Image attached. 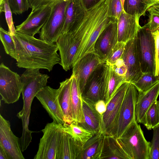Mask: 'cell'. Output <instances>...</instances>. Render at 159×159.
Returning a JSON list of instances; mask_svg holds the SVG:
<instances>
[{"label": "cell", "instance_id": "6da1fadb", "mask_svg": "<svg viewBox=\"0 0 159 159\" xmlns=\"http://www.w3.org/2000/svg\"><path fill=\"white\" fill-rule=\"evenodd\" d=\"M16 66L26 69H46L49 72L61 62L56 44L16 32L12 36Z\"/></svg>", "mask_w": 159, "mask_h": 159}, {"label": "cell", "instance_id": "7a4b0ae2", "mask_svg": "<svg viewBox=\"0 0 159 159\" xmlns=\"http://www.w3.org/2000/svg\"><path fill=\"white\" fill-rule=\"evenodd\" d=\"M108 16L106 0L94 9L87 11L83 19L70 33L80 44L75 56L73 66L85 55L94 52V46L99 35L112 21Z\"/></svg>", "mask_w": 159, "mask_h": 159}, {"label": "cell", "instance_id": "3957f363", "mask_svg": "<svg viewBox=\"0 0 159 159\" xmlns=\"http://www.w3.org/2000/svg\"><path fill=\"white\" fill-rule=\"evenodd\" d=\"M116 138L130 159H149L150 142L146 140L136 121L131 124L121 137Z\"/></svg>", "mask_w": 159, "mask_h": 159}, {"label": "cell", "instance_id": "277c9868", "mask_svg": "<svg viewBox=\"0 0 159 159\" xmlns=\"http://www.w3.org/2000/svg\"><path fill=\"white\" fill-rule=\"evenodd\" d=\"M110 65L101 63L90 75L81 93L82 98L95 104L104 100L107 93L109 79Z\"/></svg>", "mask_w": 159, "mask_h": 159}, {"label": "cell", "instance_id": "5b68a950", "mask_svg": "<svg viewBox=\"0 0 159 159\" xmlns=\"http://www.w3.org/2000/svg\"><path fill=\"white\" fill-rule=\"evenodd\" d=\"M41 131L38 150L34 159H59L63 131V124L54 122L46 124Z\"/></svg>", "mask_w": 159, "mask_h": 159}, {"label": "cell", "instance_id": "8992f818", "mask_svg": "<svg viewBox=\"0 0 159 159\" xmlns=\"http://www.w3.org/2000/svg\"><path fill=\"white\" fill-rule=\"evenodd\" d=\"M136 45L142 71L155 75V40L147 24L140 27L136 36Z\"/></svg>", "mask_w": 159, "mask_h": 159}, {"label": "cell", "instance_id": "52a82bcc", "mask_svg": "<svg viewBox=\"0 0 159 159\" xmlns=\"http://www.w3.org/2000/svg\"><path fill=\"white\" fill-rule=\"evenodd\" d=\"M69 0H59L55 4L48 19L41 29L39 39L55 43L61 35Z\"/></svg>", "mask_w": 159, "mask_h": 159}, {"label": "cell", "instance_id": "ba28073f", "mask_svg": "<svg viewBox=\"0 0 159 159\" xmlns=\"http://www.w3.org/2000/svg\"><path fill=\"white\" fill-rule=\"evenodd\" d=\"M138 95L137 89L130 83L120 111L114 135L116 138L121 137L131 124L136 121L135 111Z\"/></svg>", "mask_w": 159, "mask_h": 159}, {"label": "cell", "instance_id": "9c48e42d", "mask_svg": "<svg viewBox=\"0 0 159 159\" xmlns=\"http://www.w3.org/2000/svg\"><path fill=\"white\" fill-rule=\"evenodd\" d=\"M22 90L20 76L2 62L0 65V94L5 103L16 102Z\"/></svg>", "mask_w": 159, "mask_h": 159}, {"label": "cell", "instance_id": "30bf717a", "mask_svg": "<svg viewBox=\"0 0 159 159\" xmlns=\"http://www.w3.org/2000/svg\"><path fill=\"white\" fill-rule=\"evenodd\" d=\"M130 83L125 82L118 89L107 106L102 121V132L105 134L114 136L120 108Z\"/></svg>", "mask_w": 159, "mask_h": 159}, {"label": "cell", "instance_id": "8fae6325", "mask_svg": "<svg viewBox=\"0 0 159 159\" xmlns=\"http://www.w3.org/2000/svg\"><path fill=\"white\" fill-rule=\"evenodd\" d=\"M57 2L32 10L26 19L16 26V32L32 36L39 34L49 17L53 6Z\"/></svg>", "mask_w": 159, "mask_h": 159}, {"label": "cell", "instance_id": "7c38bea8", "mask_svg": "<svg viewBox=\"0 0 159 159\" xmlns=\"http://www.w3.org/2000/svg\"><path fill=\"white\" fill-rule=\"evenodd\" d=\"M58 89L46 86L35 97L48 113L53 121L58 124L65 123L62 111L58 98Z\"/></svg>", "mask_w": 159, "mask_h": 159}, {"label": "cell", "instance_id": "4fadbf2b", "mask_svg": "<svg viewBox=\"0 0 159 159\" xmlns=\"http://www.w3.org/2000/svg\"><path fill=\"white\" fill-rule=\"evenodd\" d=\"M0 146L10 159H24L20 139L12 131L10 122L0 114Z\"/></svg>", "mask_w": 159, "mask_h": 159}, {"label": "cell", "instance_id": "5bb4252c", "mask_svg": "<svg viewBox=\"0 0 159 159\" xmlns=\"http://www.w3.org/2000/svg\"><path fill=\"white\" fill-rule=\"evenodd\" d=\"M117 20L111 22L102 31L94 46L95 53L103 62H105L118 42Z\"/></svg>", "mask_w": 159, "mask_h": 159}, {"label": "cell", "instance_id": "9a60e30c", "mask_svg": "<svg viewBox=\"0 0 159 159\" xmlns=\"http://www.w3.org/2000/svg\"><path fill=\"white\" fill-rule=\"evenodd\" d=\"M121 58L127 69L126 82L133 84L143 73L137 49L136 36L126 43L124 52Z\"/></svg>", "mask_w": 159, "mask_h": 159}, {"label": "cell", "instance_id": "2e32d148", "mask_svg": "<svg viewBox=\"0 0 159 159\" xmlns=\"http://www.w3.org/2000/svg\"><path fill=\"white\" fill-rule=\"evenodd\" d=\"M56 44L59 52L63 69L67 71L72 68L73 61L79 46V43L70 33L61 34Z\"/></svg>", "mask_w": 159, "mask_h": 159}, {"label": "cell", "instance_id": "e0dca14e", "mask_svg": "<svg viewBox=\"0 0 159 159\" xmlns=\"http://www.w3.org/2000/svg\"><path fill=\"white\" fill-rule=\"evenodd\" d=\"M103 62L95 52H92L85 55L73 66L72 74L76 78L81 93L90 75Z\"/></svg>", "mask_w": 159, "mask_h": 159}, {"label": "cell", "instance_id": "ac0fdd59", "mask_svg": "<svg viewBox=\"0 0 159 159\" xmlns=\"http://www.w3.org/2000/svg\"><path fill=\"white\" fill-rule=\"evenodd\" d=\"M139 19L135 16L122 11L117 22L118 41L126 43L135 37L141 27Z\"/></svg>", "mask_w": 159, "mask_h": 159}, {"label": "cell", "instance_id": "d6986e66", "mask_svg": "<svg viewBox=\"0 0 159 159\" xmlns=\"http://www.w3.org/2000/svg\"><path fill=\"white\" fill-rule=\"evenodd\" d=\"M135 107V118L137 123L143 124L145 115L159 95V80L145 92L138 91Z\"/></svg>", "mask_w": 159, "mask_h": 159}, {"label": "cell", "instance_id": "ffe728a7", "mask_svg": "<svg viewBox=\"0 0 159 159\" xmlns=\"http://www.w3.org/2000/svg\"><path fill=\"white\" fill-rule=\"evenodd\" d=\"M86 11L80 0H69L61 35L71 32L83 19Z\"/></svg>", "mask_w": 159, "mask_h": 159}, {"label": "cell", "instance_id": "44dd1931", "mask_svg": "<svg viewBox=\"0 0 159 159\" xmlns=\"http://www.w3.org/2000/svg\"><path fill=\"white\" fill-rule=\"evenodd\" d=\"M82 101L84 121L78 123L82 127L94 134L102 131V118L96 111L94 104L83 98Z\"/></svg>", "mask_w": 159, "mask_h": 159}, {"label": "cell", "instance_id": "7402d4cb", "mask_svg": "<svg viewBox=\"0 0 159 159\" xmlns=\"http://www.w3.org/2000/svg\"><path fill=\"white\" fill-rule=\"evenodd\" d=\"M71 78L70 77L60 83L58 98L64 116L65 123L70 124L73 119L72 108L71 91Z\"/></svg>", "mask_w": 159, "mask_h": 159}, {"label": "cell", "instance_id": "603a6c76", "mask_svg": "<svg viewBox=\"0 0 159 159\" xmlns=\"http://www.w3.org/2000/svg\"><path fill=\"white\" fill-rule=\"evenodd\" d=\"M105 135L102 131L94 134L81 146L77 159H100Z\"/></svg>", "mask_w": 159, "mask_h": 159}, {"label": "cell", "instance_id": "cb8c5ba5", "mask_svg": "<svg viewBox=\"0 0 159 159\" xmlns=\"http://www.w3.org/2000/svg\"><path fill=\"white\" fill-rule=\"evenodd\" d=\"M130 159L114 136L105 135L100 159Z\"/></svg>", "mask_w": 159, "mask_h": 159}, {"label": "cell", "instance_id": "d4e9b609", "mask_svg": "<svg viewBox=\"0 0 159 159\" xmlns=\"http://www.w3.org/2000/svg\"><path fill=\"white\" fill-rule=\"evenodd\" d=\"M71 96L73 122H84V118L83 111L82 94L79 82L76 77L72 75Z\"/></svg>", "mask_w": 159, "mask_h": 159}, {"label": "cell", "instance_id": "484cf974", "mask_svg": "<svg viewBox=\"0 0 159 159\" xmlns=\"http://www.w3.org/2000/svg\"><path fill=\"white\" fill-rule=\"evenodd\" d=\"M81 145L64 131L61 143L59 159H77Z\"/></svg>", "mask_w": 159, "mask_h": 159}, {"label": "cell", "instance_id": "4316f807", "mask_svg": "<svg viewBox=\"0 0 159 159\" xmlns=\"http://www.w3.org/2000/svg\"><path fill=\"white\" fill-rule=\"evenodd\" d=\"M63 131L70 135L81 146L83 145L94 134L73 122L70 124H63Z\"/></svg>", "mask_w": 159, "mask_h": 159}, {"label": "cell", "instance_id": "83f0119b", "mask_svg": "<svg viewBox=\"0 0 159 159\" xmlns=\"http://www.w3.org/2000/svg\"><path fill=\"white\" fill-rule=\"evenodd\" d=\"M126 79L117 74L112 65H110L109 79L107 94L104 99L107 105L119 88L124 83Z\"/></svg>", "mask_w": 159, "mask_h": 159}, {"label": "cell", "instance_id": "f1b7e54d", "mask_svg": "<svg viewBox=\"0 0 159 159\" xmlns=\"http://www.w3.org/2000/svg\"><path fill=\"white\" fill-rule=\"evenodd\" d=\"M123 8L125 12L135 16L139 19L141 16L145 15L148 9L144 0H125Z\"/></svg>", "mask_w": 159, "mask_h": 159}, {"label": "cell", "instance_id": "f546056e", "mask_svg": "<svg viewBox=\"0 0 159 159\" xmlns=\"http://www.w3.org/2000/svg\"><path fill=\"white\" fill-rule=\"evenodd\" d=\"M143 125L149 130L159 125V110L157 100L152 103L147 111Z\"/></svg>", "mask_w": 159, "mask_h": 159}, {"label": "cell", "instance_id": "4dcf8cb0", "mask_svg": "<svg viewBox=\"0 0 159 159\" xmlns=\"http://www.w3.org/2000/svg\"><path fill=\"white\" fill-rule=\"evenodd\" d=\"M0 39L6 53L16 60L15 45L13 37L2 27L0 28Z\"/></svg>", "mask_w": 159, "mask_h": 159}, {"label": "cell", "instance_id": "1f68e13d", "mask_svg": "<svg viewBox=\"0 0 159 159\" xmlns=\"http://www.w3.org/2000/svg\"><path fill=\"white\" fill-rule=\"evenodd\" d=\"M158 80L154 74L144 73L137 81L132 84L138 91L145 92L152 87Z\"/></svg>", "mask_w": 159, "mask_h": 159}, {"label": "cell", "instance_id": "d6a6232c", "mask_svg": "<svg viewBox=\"0 0 159 159\" xmlns=\"http://www.w3.org/2000/svg\"><path fill=\"white\" fill-rule=\"evenodd\" d=\"M107 4V13L109 17L118 20L124 10L121 0H106Z\"/></svg>", "mask_w": 159, "mask_h": 159}, {"label": "cell", "instance_id": "836d02e7", "mask_svg": "<svg viewBox=\"0 0 159 159\" xmlns=\"http://www.w3.org/2000/svg\"><path fill=\"white\" fill-rule=\"evenodd\" d=\"M153 129L152 138L150 144L149 159H159V125Z\"/></svg>", "mask_w": 159, "mask_h": 159}, {"label": "cell", "instance_id": "e575fe53", "mask_svg": "<svg viewBox=\"0 0 159 159\" xmlns=\"http://www.w3.org/2000/svg\"><path fill=\"white\" fill-rule=\"evenodd\" d=\"M8 3L12 14L20 15L30 8L28 0H8Z\"/></svg>", "mask_w": 159, "mask_h": 159}, {"label": "cell", "instance_id": "d590c367", "mask_svg": "<svg viewBox=\"0 0 159 159\" xmlns=\"http://www.w3.org/2000/svg\"><path fill=\"white\" fill-rule=\"evenodd\" d=\"M126 43L118 41L114 47L106 61L110 65H113L122 56Z\"/></svg>", "mask_w": 159, "mask_h": 159}, {"label": "cell", "instance_id": "8d00e7d4", "mask_svg": "<svg viewBox=\"0 0 159 159\" xmlns=\"http://www.w3.org/2000/svg\"><path fill=\"white\" fill-rule=\"evenodd\" d=\"M6 20L8 27V32L12 36L16 33L13 21L12 13L10 8L8 0H5L4 6V11Z\"/></svg>", "mask_w": 159, "mask_h": 159}, {"label": "cell", "instance_id": "74e56055", "mask_svg": "<svg viewBox=\"0 0 159 159\" xmlns=\"http://www.w3.org/2000/svg\"><path fill=\"white\" fill-rule=\"evenodd\" d=\"M155 40V46L156 70L155 75L157 77L158 74L159 66V28L152 32Z\"/></svg>", "mask_w": 159, "mask_h": 159}, {"label": "cell", "instance_id": "f35d334b", "mask_svg": "<svg viewBox=\"0 0 159 159\" xmlns=\"http://www.w3.org/2000/svg\"><path fill=\"white\" fill-rule=\"evenodd\" d=\"M112 66L114 70L117 74L126 79L127 69L123 60L121 58L118 59Z\"/></svg>", "mask_w": 159, "mask_h": 159}, {"label": "cell", "instance_id": "ab89813d", "mask_svg": "<svg viewBox=\"0 0 159 159\" xmlns=\"http://www.w3.org/2000/svg\"><path fill=\"white\" fill-rule=\"evenodd\" d=\"M149 13V18L147 24L150 30L153 32L159 28V16L152 12Z\"/></svg>", "mask_w": 159, "mask_h": 159}, {"label": "cell", "instance_id": "60d3db41", "mask_svg": "<svg viewBox=\"0 0 159 159\" xmlns=\"http://www.w3.org/2000/svg\"><path fill=\"white\" fill-rule=\"evenodd\" d=\"M105 0H80L86 11L91 10L100 5Z\"/></svg>", "mask_w": 159, "mask_h": 159}, {"label": "cell", "instance_id": "b9f144b4", "mask_svg": "<svg viewBox=\"0 0 159 159\" xmlns=\"http://www.w3.org/2000/svg\"><path fill=\"white\" fill-rule=\"evenodd\" d=\"M30 8L32 10L35 9L42 6L55 2L59 0H28Z\"/></svg>", "mask_w": 159, "mask_h": 159}, {"label": "cell", "instance_id": "7bdbcfd3", "mask_svg": "<svg viewBox=\"0 0 159 159\" xmlns=\"http://www.w3.org/2000/svg\"><path fill=\"white\" fill-rule=\"evenodd\" d=\"M107 106L105 101L102 99L97 101L94 104V107L96 111L102 118L106 111Z\"/></svg>", "mask_w": 159, "mask_h": 159}, {"label": "cell", "instance_id": "ee69618b", "mask_svg": "<svg viewBox=\"0 0 159 159\" xmlns=\"http://www.w3.org/2000/svg\"><path fill=\"white\" fill-rule=\"evenodd\" d=\"M147 10L159 16V3L151 6Z\"/></svg>", "mask_w": 159, "mask_h": 159}, {"label": "cell", "instance_id": "f6af8a7d", "mask_svg": "<svg viewBox=\"0 0 159 159\" xmlns=\"http://www.w3.org/2000/svg\"><path fill=\"white\" fill-rule=\"evenodd\" d=\"M0 159H10L5 151L0 146Z\"/></svg>", "mask_w": 159, "mask_h": 159}, {"label": "cell", "instance_id": "bcb514c9", "mask_svg": "<svg viewBox=\"0 0 159 159\" xmlns=\"http://www.w3.org/2000/svg\"><path fill=\"white\" fill-rule=\"evenodd\" d=\"M144 0L147 5L148 9L152 6L159 3V0Z\"/></svg>", "mask_w": 159, "mask_h": 159}, {"label": "cell", "instance_id": "7dc6e473", "mask_svg": "<svg viewBox=\"0 0 159 159\" xmlns=\"http://www.w3.org/2000/svg\"><path fill=\"white\" fill-rule=\"evenodd\" d=\"M5 0H0V12L1 13L4 11V6Z\"/></svg>", "mask_w": 159, "mask_h": 159}, {"label": "cell", "instance_id": "c3c4849f", "mask_svg": "<svg viewBox=\"0 0 159 159\" xmlns=\"http://www.w3.org/2000/svg\"><path fill=\"white\" fill-rule=\"evenodd\" d=\"M157 80H159V70H158V75L157 76Z\"/></svg>", "mask_w": 159, "mask_h": 159}, {"label": "cell", "instance_id": "681fc988", "mask_svg": "<svg viewBox=\"0 0 159 159\" xmlns=\"http://www.w3.org/2000/svg\"><path fill=\"white\" fill-rule=\"evenodd\" d=\"M157 105H158V107L159 110V100L157 101Z\"/></svg>", "mask_w": 159, "mask_h": 159}, {"label": "cell", "instance_id": "f907efd6", "mask_svg": "<svg viewBox=\"0 0 159 159\" xmlns=\"http://www.w3.org/2000/svg\"><path fill=\"white\" fill-rule=\"evenodd\" d=\"M124 1H125V0H121L123 6V4H124Z\"/></svg>", "mask_w": 159, "mask_h": 159}]
</instances>
